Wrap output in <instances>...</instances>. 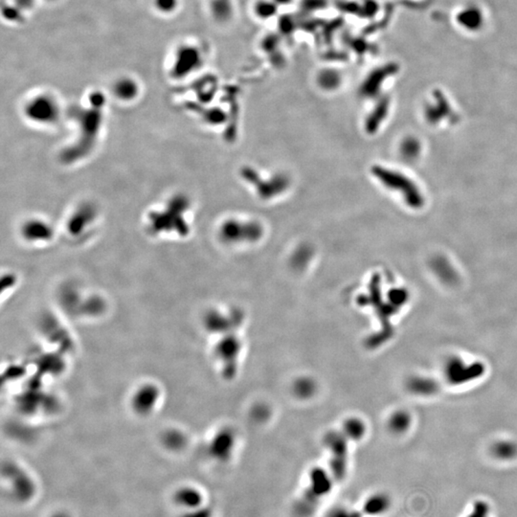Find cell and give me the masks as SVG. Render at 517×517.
<instances>
[{
  "label": "cell",
  "instance_id": "obj_1",
  "mask_svg": "<svg viewBox=\"0 0 517 517\" xmlns=\"http://www.w3.org/2000/svg\"><path fill=\"white\" fill-rule=\"evenodd\" d=\"M206 53L204 47L194 40L178 43L169 59V74L173 79L187 78L204 67Z\"/></svg>",
  "mask_w": 517,
  "mask_h": 517
},
{
  "label": "cell",
  "instance_id": "obj_2",
  "mask_svg": "<svg viewBox=\"0 0 517 517\" xmlns=\"http://www.w3.org/2000/svg\"><path fill=\"white\" fill-rule=\"evenodd\" d=\"M332 476L321 470H313L309 477V485L296 504V512L300 517H310L315 513L319 504L330 494Z\"/></svg>",
  "mask_w": 517,
  "mask_h": 517
},
{
  "label": "cell",
  "instance_id": "obj_3",
  "mask_svg": "<svg viewBox=\"0 0 517 517\" xmlns=\"http://www.w3.org/2000/svg\"><path fill=\"white\" fill-rule=\"evenodd\" d=\"M373 173L374 178H378L389 189L398 191L410 206L420 207L422 204V197L419 190L407 176L378 166L374 167Z\"/></svg>",
  "mask_w": 517,
  "mask_h": 517
},
{
  "label": "cell",
  "instance_id": "obj_4",
  "mask_svg": "<svg viewBox=\"0 0 517 517\" xmlns=\"http://www.w3.org/2000/svg\"><path fill=\"white\" fill-rule=\"evenodd\" d=\"M263 228L257 222L230 219L222 224L221 237L226 243H254L262 238Z\"/></svg>",
  "mask_w": 517,
  "mask_h": 517
},
{
  "label": "cell",
  "instance_id": "obj_5",
  "mask_svg": "<svg viewBox=\"0 0 517 517\" xmlns=\"http://www.w3.org/2000/svg\"><path fill=\"white\" fill-rule=\"evenodd\" d=\"M25 108L28 117L40 124L55 122L59 116V105L55 99L48 94H40L30 99Z\"/></svg>",
  "mask_w": 517,
  "mask_h": 517
},
{
  "label": "cell",
  "instance_id": "obj_6",
  "mask_svg": "<svg viewBox=\"0 0 517 517\" xmlns=\"http://www.w3.org/2000/svg\"><path fill=\"white\" fill-rule=\"evenodd\" d=\"M241 176L248 182L254 185L258 195L262 199H272L282 194L289 186V180L284 176H276L272 180H263L254 169L245 168L241 171Z\"/></svg>",
  "mask_w": 517,
  "mask_h": 517
},
{
  "label": "cell",
  "instance_id": "obj_7",
  "mask_svg": "<svg viewBox=\"0 0 517 517\" xmlns=\"http://www.w3.org/2000/svg\"><path fill=\"white\" fill-rule=\"evenodd\" d=\"M4 474L11 482L12 492L14 498L23 503L33 499L37 492V489H36L35 482L31 479L27 473L24 472L18 466L8 465L5 466Z\"/></svg>",
  "mask_w": 517,
  "mask_h": 517
},
{
  "label": "cell",
  "instance_id": "obj_8",
  "mask_svg": "<svg viewBox=\"0 0 517 517\" xmlns=\"http://www.w3.org/2000/svg\"><path fill=\"white\" fill-rule=\"evenodd\" d=\"M173 501L176 506L183 511L199 508L205 505L204 492L194 485H182L175 490L173 494Z\"/></svg>",
  "mask_w": 517,
  "mask_h": 517
},
{
  "label": "cell",
  "instance_id": "obj_9",
  "mask_svg": "<svg viewBox=\"0 0 517 517\" xmlns=\"http://www.w3.org/2000/svg\"><path fill=\"white\" fill-rule=\"evenodd\" d=\"M391 508V499L384 492H374L365 498L361 506L364 516L376 517L383 516Z\"/></svg>",
  "mask_w": 517,
  "mask_h": 517
},
{
  "label": "cell",
  "instance_id": "obj_10",
  "mask_svg": "<svg viewBox=\"0 0 517 517\" xmlns=\"http://www.w3.org/2000/svg\"><path fill=\"white\" fill-rule=\"evenodd\" d=\"M113 93L121 101H130L139 95V86L134 79L128 76L122 77L113 84Z\"/></svg>",
  "mask_w": 517,
  "mask_h": 517
},
{
  "label": "cell",
  "instance_id": "obj_11",
  "mask_svg": "<svg viewBox=\"0 0 517 517\" xmlns=\"http://www.w3.org/2000/svg\"><path fill=\"white\" fill-rule=\"evenodd\" d=\"M235 6L232 0H212L209 4L210 14L217 23H226L234 16Z\"/></svg>",
  "mask_w": 517,
  "mask_h": 517
},
{
  "label": "cell",
  "instance_id": "obj_12",
  "mask_svg": "<svg viewBox=\"0 0 517 517\" xmlns=\"http://www.w3.org/2000/svg\"><path fill=\"white\" fill-rule=\"evenodd\" d=\"M51 234V229L43 221H30L24 227V236L30 241L47 240Z\"/></svg>",
  "mask_w": 517,
  "mask_h": 517
},
{
  "label": "cell",
  "instance_id": "obj_13",
  "mask_svg": "<svg viewBox=\"0 0 517 517\" xmlns=\"http://www.w3.org/2000/svg\"><path fill=\"white\" fill-rule=\"evenodd\" d=\"M387 115V105L385 103L379 104L376 110L370 115L365 123V129L368 134H372L378 130L381 122L385 119Z\"/></svg>",
  "mask_w": 517,
  "mask_h": 517
},
{
  "label": "cell",
  "instance_id": "obj_14",
  "mask_svg": "<svg viewBox=\"0 0 517 517\" xmlns=\"http://www.w3.org/2000/svg\"><path fill=\"white\" fill-rule=\"evenodd\" d=\"M341 82V77L337 72L333 70H327V71L321 72L320 76L318 77V83L321 88L333 91L339 86Z\"/></svg>",
  "mask_w": 517,
  "mask_h": 517
},
{
  "label": "cell",
  "instance_id": "obj_15",
  "mask_svg": "<svg viewBox=\"0 0 517 517\" xmlns=\"http://www.w3.org/2000/svg\"><path fill=\"white\" fill-rule=\"evenodd\" d=\"M154 10L162 16L175 14L180 7V0H152Z\"/></svg>",
  "mask_w": 517,
  "mask_h": 517
},
{
  "label": "cell",
  "instance_id": "obj_16",
  "mask_svg": "<svg viewBox=\"0 0 517 517\" xmlns=\"http://www.w3.org/2000/svg\"><path fill=\"white\" fill-rule=\"evenodd\" d=\"M325 517H364L361 509L352 508V507L338 505L333 507L327 512Z\"/></svg>",
  "mask_w": 517,
  "mask_h": 517
},
{
  "label": "cell",
  "instance_id": "obj_17",
  "mask_svg": "<svg viewBox=\"0 0 517 517\" xmlns=\"http://www.w3.org/2000/svg\"><path fill=\"white\" fill-rule=\"evenodd\" d=\"M272 0H257L254 3V8L253 12L254 14L258 19H269L270 16H273L275 12L278 8L268 9V4H270Z\"/></svg>",
  "mask_w": 517,
  "mask_h": 517
},
{
  "label": "cell",
  "instance_id": "obj_18",
  "mask_svg": "<svg viewBox=\"0 0 517 517\" xmlns=\"http://www.w3.org/2000/svg\"><path fill=\"white\" fill-rule=\"evenodd\" d=\"M178 517H214V511L208 505H204L199 508L183 511Z\"/></svg>",
  "mask_w": 517,
  "mask_h": 517
},
{
  "label": "cell",
  "instance_id": "obj_19",
  "mask_svg": "<svg viewBox=\"0 0 517 517\" xmlns=\"http://www.w3.org/2000/svg\"><path fill=\"white\" fill-rule=\"evenodd\" d=\"M419 144L415 139H407L402 145V154L405 158H414L419 153Z\"/></svg>",
  "mask_w": 517,
  "mask_h": 517
},
{
  "label": "cell",
  "instance_id": "obj_20",
  "mask_svg": "<svg viewBox=\"0 0 517 517\" xmlns=\"http://www.w3.org/2000/svg\"><path fill=\"white\" fill-rule=\"evenodd\" d=\"M311 255V250L308 246H302L296 251V255H294L293 260L296 265H304L306 261L310 258Z\"/></svg>",
  "mask_w": 517,
  "mask_h": 517
},
{
  "label": "cell",
  "instance_id": "obj_21",
  "mask_svg": "<svg viewBox=\"0 0 517 517\" xmlns=\"http://www.w3.org/2000/svg\"><path fill=\"white\" fill-rule=\"evenodd\" d=\"M272 1L279 7L282 6V5H284L285 6V5L291 4L294 0H272Z\"/></svg>",
  "mask_w": 517,
  "mask_h": 517
},
{
  "label": "cell",
  "instance_id": "obj_22",
  "mask_svg": "<svg viewBox=\"0 0 517 517\" xmlns=\"http://www.w3.org/2000/svg\"><path fill=\"white\" fill-rule=\"evenodd\" d=\"M49 517H72L70 516L69 513H67V512H56V513L52 514L51 516Z\"/></svg>",
  "mask_w": 517,
  "mask_h": 517
},
{
  "label": "cell",
  "instance_id": "obj_23",
  "mask_svg": "<svg viewBox=\"0 0 517 517\" xmlns=\"http://www.w3.org/2000/svg\"><path fill=\"white\" fill-rule=\"evenodd\" d=\"M47 1H51V2H53V1H56V0H47Z\"/></svg>",
  "mask_w": 517,
  "mask_h": 517
}]
</instances>
